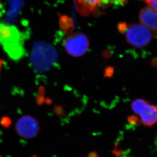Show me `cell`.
<instances>
[{
	"label": "cell",
	"instance_id": "obj_1",
	"mask_svg": "<svg viewBox=\"0 0 157 157\" xmlns=\"http://www.w3.org/2000/svg\"><path fill=\"white\" fill-rule=\"evenodd\" d=\"M58 54L56 48L47 42H35L31 54V63L36 73H43L54 67L57 62Z\"/></svg>",
	"mask_w": 157,
	"mask_h": 157
},
{
	"label": "cell",
	"instance_id": "obj_2",
	"mask_svg": "<svg viewBox=\"0 0 157 157\" xmlns=\"http://www.w3.org/2000/svg\"><path fill=\"white\" fill-rule=\"evenodd\" d=\"M133 112L139 117L141 124L151 127L157 123V106L144 99L138 98L131 103Z\"/></svg>",
	"mask_w": 157,
	"mask_h": 157
},
{
	"label": "cell",
	"instance_id": "obj_3",
	"mask_svg": "<svg viewBox=\"0 0 157 157\" xmlns=\"http://www.w3.org/2000/svg\"><path fill=\"white\" fill-rule=\"evenodd\" d=\"M125 32L127 42L137 48L148 45L153 38L151 31L142 25L134 24L128 26Z\"/></svg>",
	"mask_w": 157,
	"mask_h": 157
},
{
	"label": "cell",
	"instance_id": "obj_4",
	"mask_svg": "<svg viewBox=\"0 0 157 157\" xmlns=\"http://www.w3.org/2000/svg\"><path fill=\"white\" fill-rule=\"evenodd\" d=\"M89 47V39L82 33L77 32L71 34L67 37L64 41V47L67 53L75 57L85 54Z\"/></svg>",
	"mask_w": 157,
	"mask_h": 157
},
{
	"label": "cell",
	"instance_id": "obj_5",
	"mask_svg": "<svg viewBox=\"0 0 157 157\" xmlns=\"http://www.w3.org/2000/svg\"><path fill=\"white\" fill-rule=\"evenodd\" d=\"M15 129L17 134L21 137L32 139L38 134L40 127L36 119L29 115H25L17 121Z\"/></svg>",
	"mask_w": 157,
	"mask_h": 157
},
{
	"label": "cell",
	"instance_id": "obj_6",
	"mask_svg": "<svg viewBox=\"0 0 157 157\" xmlns=\"http://www.w3.org/2000/svg\"><path fill=\"white\" fill-rule=\"evenodd\" d=\"M75 3L78 12L84 17L95 13L101 7L110 5L109 0H75Z\"/></svg>",
	"mask_w": 157,
	"mask_h": 157
},
{
	"label": "cell",
	"instance_id": "obj_7",
	"mask_svg": "<svg viewBox=\"0 0 157 157\" xmlns=\"http://www.w3.org/2000/svg\"><path fill=\"white\" fill-rule=\"evenodd\" d=\"M25 36L15 26L0 23V44L14 42H24Z\"/></svg>",
	"mask_w": 157,
	"mask_h": 157
},
{
	"label": "cell",
	"instance_id": "obj_8",
	"mask_svg": "<svg viewBox=\"0 0 157 157\" xmlns=\"http://www.w3.org/2000/svg\"><path fill=\"white\" fill-rule=\"evenodd\" d=\"M139 20L141 24L150 30L157 31V11L145 7L140 11Z\"/></svg>",
	"mask_w": 157,
	"mask_h": 157
},
{
	"label": "cell",
	"instance_id": "obj_9",
	"mask_svg": "<svg viewBox=\"0 0 157 157\" xmlns=\"http://www.w3.org/2000/svg\"><path fill=\"white\" fill-rule=\"evenodd\" d=\"M23 44L24 42H14L3 44L2 45L10 58L14 61H18L26 54Z\"/></svg>",
	"mask_w": 157,
	"mask_h": 157
},
{
	"label": "cell",
	"instance_id": "obj_10",
	"mask_svg": "<svg viewBox=\"0 0 157 157\" xmlns=\"http://www.w3.org/2000/svg\"><path fill=\"white\" fill-rule=\"evenodd\" d=\"M59 24L61 29L67 34H71L74 29V21L67 15H62L60 17Z\"/></svg>",
	"mask_w": 157,
	"mask_h": 157
},
{
	"label": "cell",
	"instance_id": "obj_11",
	"mask_svg": "<svg viewBox=\"0 0 157 157\" xmlns=\"http://www.w3.org/2000/svg\"><path fill=\"white\" fill-rule=\"evenodd\" d=\"M54 112L58 117H65V111L63 106L60 105H55Z\"/></svg>",
	"mask_w": 157,
	"mask_h": 157
},
{
	"label": "cell",
	"instance_id": "obj_12",
	"mask_svg": "<svg viewBox=\"0 0 157 157\" xmlns=\"http://www.w3.org/2000/svg\"><path fill=\"white\" fill-rule=\"evenodd\" d=\"M1 124L4 128H8L11 124V121L8 117H3L1 119Z\"/></svg>",
	"mask_w": 157,
	"mask_h": 157
},
{
	"label": "cell",
	"instance_id": "obj_13",
	"mask_svg": "<svg viewBox=\"0 0 157 157\" xmlns=\"http://www.w3.org/2000/svg\"><path fill=\"white\" fill-rule=\"evenodd\" d=\"M110 5L117 6H123L127 3V0H109Z\"/></svg>",
	"mask_w": 157,
	"mask_h": 157
},
{
	"label": "cell",
	"instance_id": "obj_14",
	"mask_svg": "<svg viewBox=\"0 0 157 157\" xmlns=\"http://www.w3.org/2000/svg\"><path fill=\"white\" fill-rule=\"evenodd\" d=\"M117 28L119 32H121V33H124L127 31L128 25L124 22H122V23H119L118 25Z\"/></svg>",
	"mask_w": 157,
	"mask_h": 157
},
{
	"label": "cell",
	"instance_id": "obj_15",
	"mask_svg": "<svg viewBox=\"0 0 157 157\" xmlns=\"http://www.w3.org/2000/svg\"><path fill=\"white\" fill-rule=\"evenodd\" d=\"M149 5L150 7L157 11V0H143Z\"/></svg>",
	"mask_w": 157,
	"mask_h": 157
},
{
	"label": "cell",
	"instance_id": "obj_16",
	"mask_svg": "<svg viewBox=\"0 0 157 157\" xmlns=\"http://www.w3.org/2000/svg\"><path fill=\"white\" fill-rule=\"evenodd\" d=\"M114 70L112 67H107L105 70L104 76L105 77H111L113 74Z\"/></svg>",
	"mask_w": 157,
	"mask_h": 157
},
{
	"label": "cell",
	"instance_id": "obj_17",
	"mask_svg": "<svg viewBox=\"0 0 157 157\" xmlns=\"http://www.w3.org/2000/svg\"><path fill=\"white\" fill-rule=\"evenodd\" d=\"M36 101L37 104L39 106H41L45 103V98L44 96L39 95L37 97Z\"/></svg>",
	"mask_w": 157,
	"mask_h": 157
},
{
	"label": "cell",
	"instance_id": "obj_18",
	"mask_svg": "<svg viewBox=\"0 0 157 157\" xmlns=\"http://www.w3.org/2000/svg\"><path fill=\"white\" fill-rule=\"evenodd\" d=\"M45 92V89L44 86H40L38 88V95L44 96Z\"/></svg>",
	"mask_w": 157,
	"mask_h": 157
},
{
	"label": "cell",
	"instance_id": "obj_19",
	"mask_svg": "<svg viewBox=\"0 0 157 157\" xmlns=\"http://www.w3.org/2000/svg\"><path fill=\"white\" fill-rule=\"evenodd\" d=\"M6 65H7V63L4 59L0 58V70H1L2 68L4 67H6Z\"/></svg>",
	"mask_w": 157,
	"mask_h": 157
},
{
	"label": "cell",
	"instance_id": "obj_20",
	"mask_svg": "<svg viewBox=\"0 0 157 157\" xmlns=\"http://www.w3.org/2000/svg\"><path fill=\"white\" fill-rule=\"evenodd\" d=\"M52 102H53L52 100L50 98H45V103L48 105H51L52 104Z\"/></svg>",
	"mask_w": 157,
	"mask_h": 157
},
{
	"label": "cell",
	"instance_id": "obj_21",
	"mask_svg": "<svg viewBox=\"0 0 157 157\" xmlns=\"http://www.w3.org/2000/svg\"><path fill=\"white\" fill-rule=\"evenodd\" d=\"M1 70H0V73H1Z\"/></svg>",
	"mask_w": 157,
	"mask_h": 157
}]
</instances>
